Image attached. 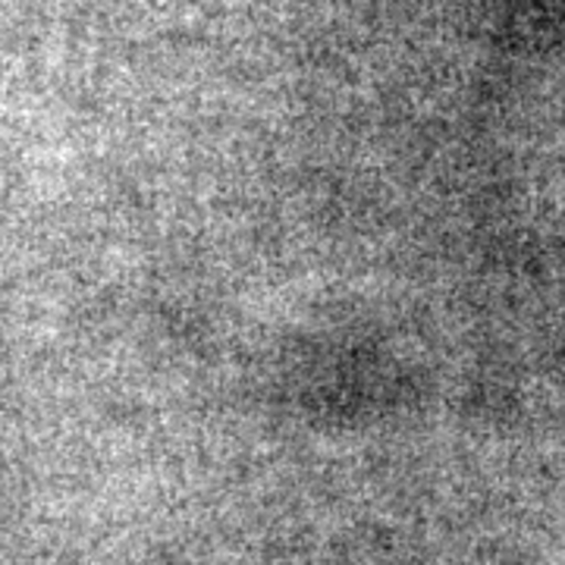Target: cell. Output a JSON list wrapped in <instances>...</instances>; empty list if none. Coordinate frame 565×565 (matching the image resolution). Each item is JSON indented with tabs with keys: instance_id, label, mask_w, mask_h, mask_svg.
<instances>
[]
</instances>
